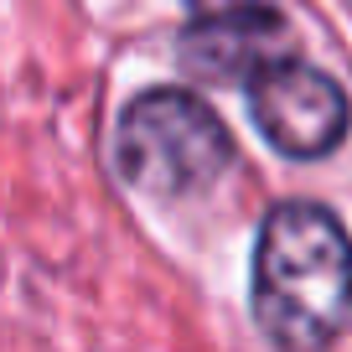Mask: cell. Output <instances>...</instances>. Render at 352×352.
<instances>
[{"label": "cell", "mask_w": 352, "mask_h": 352, "mask_svg": "<svg viewBox=\"0 0 352 352\" xmlns=\"http://www.w3.org/2000/svg\"><path fill=\"white\" fill-rule=\"evenodd\" d=\"M254 321L280 352H327L352 327V239L321 202H275L254 239Z\"/></svg>", "instance_id": "1"}, {"label": "cell", "mask_w": 352, "mask_h": 352, "mask_svg": "<svg viewBox=\"0 0 352 352\" xmlns=\"http://www.w3.org/2000/svg\"><path fill=\"white\" fill-rule=\"evenodd\" d=\"M197 21H218V16H249V11H275V0H187Z\"/></svg>", "instance_id": "5"}, {"label": "cell", "mask_w": 352, "mask_h": 352, "mask_svg": "<svg viewBox=\"0 0 352 352\" xmlns=\"http://www.w3.org/2000/svg\"><path fill=\"white\" fill-rule=\"evenodd\" d=\"M249 114L264 140L280 155H296V161H316V155L337 151L342 135H347V94L300 57H285V63L254 78Z\"/></svg>", "instance_id": "3"}, {"label": "cell", "mask_w": 352, "mask_h": 352, "mask_svg": "<svg viewBox=\"0 0 352 352\" xmlns=\"http://www.w3.org/2000/svg\"><path fill=\"white\" fill-rule=\"evenodd\" d=\"M120 171L145 197L182 202L212 187L233 161V140L223 120L187 88H151L120 120Z\"/></svg>", "instance_id": "2"}, {"label": "cell", "mask_w": 352, "mask_h": 352, "mask_svg": "<svg viewBox=\"0 0 352 352\" xmlns=\"http://www.w3.org/2000/svg\"><path fill=\"white\" fill-rule=\"evenodd\" d=\"M285 57H290V26L275 11L192 21V32L182 36V63L202 83H254Z\"/></svg>", "instance_id": "4"}]
</instances>
